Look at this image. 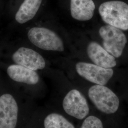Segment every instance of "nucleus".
Segmentation results:
<instances>
[{
  "label": "nucleus",
  "instance_id": "obj_1",
  "mask_svg": "<svg viewBox=\"0 0 128 128\" xmlns=\"http://www.w3.org/2000/svg\"><path fill=\"white\" fill-rule=\"evenodd\" d=\"M105 23L121 30H128V5L122 1L112 0L101 4L99 8Z\"/></svg>",
  "mask_w": 128,
  "mask_h": 128
},
{
  "label": "nucleus",
  "instance_id": "obj_2",
  "mask_svg": "<svg viewBox=\"0 0 128 128\" xmlns=\"http://www.w3.org/2000/svg\"><path fill=\"white\" fill-rule=\"evenodd\" d=\"M88 96L96 108L104 114H114L119 108V98L112 90L104 86L96 84L92 86L88 90Z\"/></svg>",
  "mask_w": 128,
  "mask_h": 128
},
{
  "label": "nucleus",
  "instance_id": "obj_3",
  "mask_svg": "<svg viewBox=\"0 0 128 128\" xmlns=\"http://www.w3.org/2000/svg\"><path fill=\"white\" fill-rule=\"evenodd\" d=\"M28 37L33 45L41 50L62 52L63 42L54 32L47 28L34 27L28 33Z\"/></svg>",
  "mask_w": 128,
  "mask_h": 128
},
{
  "label": "nucleus",
  "instance_id": "obj_4",
  "mask_svg": "<svg viewBox=\"0 0 128 128\" xmlns=\"http://www.w3.org/2000/svg\"><path fill=\"white\" fill-rule=\"evenodd\" d=\"M99 33L105 50L115 58L120 57L127 42L126 36L122 30L107 25L100 28Z\"/></svg>",
  "mask_w": 128,
  "mask_h": 128
},
{
  "label": "nucleus",
  "instance_id": "obj_5",
  "mask_svg": "<svg viewBox=\"0 0 128 128\" xmlns=\"http://www.w3.org/2000/svg\"><path fill=\"white\" fill-rule=\"evenodd\" d=\"M65 112L78 120H82L89 112L87 100L82 94L76 89H72L66 94L63 101Z\"/></svg>",
  "mask_w": 128,
  "mask_h": 128
},
{
  "label": "nucleus",
  "instance_id": "obj_6",
  "mask_svg": "<svg viewBox=\"0 0 128 128\" xmlns=\"http://www.w3.org/2000/svg\"><path fill=\"white\" fill-rule=\"evenodd\" d=\"M77 73L81 77L96 84L105 86L112 78L114 70L96 64L80 62L76 66Z\"/></svg>",
  "mask_w": 128,
  "mask_h": 128
},
{
  "label": "nucleus",
  "instance_id": "obj_7",
  "mask_svg": "<svg viewBox=\"0 0 128 128\" xmlns=\"http://www.w3.org/2000/svg\"><path fill=\"white\" fill-rule=\"evenodd\" d=\"M18 105L14 96L5 94L0 97V128H16Z\"/></svg>",
  "mask_w": 128,
  "mask_h": 128
},
{
  "label": "nucleus",
  "instance_id": "obj_8",
  "mask_svg": "<svg viewBox=\"0 0 128 128\" xmlns=\"http://www.w3.org/2000/svg\"><path fill=\"white\" fill-rule=\"evenodd\" d=\"M12 60L16 64L36 71L43 69L46 62L41 55L30 48L22 47L14 53Z\"/></svg>",
  "mask_w": 128,
  "mask_h": 128
},
{
  "label": "nucleus",
  "instance_id": "obj_9",
  "mask_svg": "<svg viewBox=\"0 0 128 128\" xmlns=\"http://www.w3.org/2000/svg\"><path fill=\"white\" fill-rule=\"evenodd\" d=\"M87 53L92 61L98 66L112 68L117 64L115 57L96 42L92 41L89 44Z\"/></svg>",
  "mask_w": 128,
  "mask_h": 128
},
{
  "label": "nucleus",
  "instance_id": "obj_10",
  "mask_svg": "<svg viewBox=\"0 0 128 128\" xmlns=\"http://www.w3.org/2000/svg\"><path fill=\"white\" fill-rule=\"evenodd\" d=\"M7 72L10 78L15 82L34 85L40 80L39 76L36 71L17 64L10 66Z\"/></svg>",
  "mask_w": 128,
  "mask_h": 128
},
{
  "label": "nucleus",
  "instance_id": "obj_11",
  "mask_svg": "<svg viewBox=\"0 0 128 128\" xmlns=\"http://www.w3.org/2000/svg\"><path fill=\"white\" fill-rule=\"evenodd\" d=\"M96 6L92 0H71L70 11L73 18L79 21L91 20Z\"/></svg>",
  "mask_w": 128,
  "mask_h": 128
},
{
  "label": "nucleus",
  "instance_id": "obj_12",
  "mask_svg": "<svg viewBox=\"0 0 128 128\" xmlns=\"http://www.w3.org/2000/svg\"><path fill=\"white\" fill-rule=\"evenodd\" d=\"M42 0H24L15 15L16 20L20 24L33 18L40 6Z\"/></svg>",
  "mask_w": 128,
  "mask_h": 128
},
{
  "label": "nucleus",
  "instance_id": "obj_13",
  "mask_svg": "<svg viewBox=\"0 0 128 128\" xmlns=\"http://www.w3.org/2000/svg\"><path fill=\"white\" fill-rule=\"evenodd\" d=\"M45 128H75L63 116L56 113H52L46 116L44 121Z\"/></svg>",
  "mask_w": 128,
  "mask_h": 128
},
{
  "label": "nucleus",
  "instance_id": "obj_14",
  "mask_svg": "<svg viewBox=\"0 0 128 128\" xmlns=\"http://www.w3.org/2000/svg\"><path fill=\"white\" fill-rule=\"evenodd\" d=\"M80 128H104V126L100 119L91 115L84 119Z\"/></svg>",
  "mask_w": 128,
  "mask_h": 128
}]
</instances>
